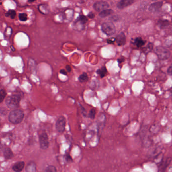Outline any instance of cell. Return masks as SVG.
<instances>
[{
  "label": "cell",
  "instance_id": "obj_1",
  "mask_svg": "<svg viewBox=\"0 0 172 172\" xmlns=\"http://www.w3.org/2000/svg\"><path fill=\"white\" fill-rule=\"evenodd\" d=\"M21 93H15L10 95L5 100V104L10 109H17L22 98Z\"/></svg>",
  "mask_w": 172,
  "mask_h": 172
},
{
  "label": "cell",
  "instance_id": "obj_2",
  "mask_svg": "<svg viewBox=\"0 0 172 172\" xmlns=\"http://www.w3.org/2000/svg\"><path fill=\"white\" fill-rule=\"evenodd\" d=\"M24 117V113L20 109L13 110L9 113L8 120L11 123L17 125L22 122Z\"/></svg>",
  "mask_w": 172,
  "mask_h": 172
},
{
  "label": "cell",
  "instance_id": "obj_3",
  "mask_svg": "<svg viewBox=\"0 0 172 172\" xmlns=\"http://www.w3.org/2000/svg\"><path fill=\"white\" fill-rule=\"evenodd\" d=\"M88 21V18L86 16L80 15L76 19L73 24L74 29L78 31H82L84 30L85 25Z\"/></svg>",
  "mask_w": 172,
  "mask_h": 172
},
{
  "label": "cell",
  "instance_id": "obj_4",
  "mask_svg": "<svg viewBox=\"0 0 172 172\" xmlns=\"http://www.w3.org/2000/svg\"><path fill=\"white\" fill-rule=\"evenodd\" d=\"M155 52L159 59L161 60H167L171 56L170 51L163 46H157L155 49Z\"/></svg>",
  "mask_w": 172,
  "mask_h": 172
},
{
  "label": "cell",
  "instance_id": "obj_5",
  "mask_svg": "<svg viewBox=\"0 0 172 172\" xmlns=\"http://www.w3.org/2000/svg\"><path fill=\"white\" fill-rule=\"evenodd\" d=\"M102 31L108 36L114 35L116 31L115 25L111 22H104L101 26Z\"/></svg>",
  "mask_w": 172,
  "mask_h": 172
},
{
  "label": "cell",
  "instance_id": "obj_6",
  "mask_svg": "<svg viewBox=\"0 0 172 172\" xmlns=\"http://www.w3.org/2000/svg\"><path fill=\"white\" fill-rule=\"evenodd\" d=\"M40 148L42 150H46L49 146V137L45 131L41 133L38 136Z\"/></svg>",
  "mask_w": 172,
  "mask_h": 172
},
{
  "label": "cell",
  "instance_id": "obj_7",
  "mask_svg": "<svg viewBox=\"0 0 172 172\" xmlns=\"http://www.w3.org/2000/svg\"><path fill=\"white\" fill-rule=\"evenodd\" d=\"M66 124V120L64 116H60L58 118L56 123V129L59 133L64 132L65 130V127Z\"/></svg>",
  "mask_w": 172,
  "mask_h": 172
},
{
  "label": "cell",
  "instance_id": "obj_8",
  "mask_svg": "<svg viewBox=\"0 0 172 172\" xmlns=\"http://www.w3.org/2000/svg\"><path fill=\"white\" fill-rule=\"evenodd\" d=\"M110 5L108 3L105 1H99L93 4V8L97 12H101L102 11L108 9Z\"/></svg>",
  "mask_w": 172,
  "mask_h": 172
},
{
  "label": "cell",
  "instance_id": "obj_9",
  "mask_svg": "<svg viewBox=\"0 0 172 172\" xmlns=\"http://www.w3.org/2000/svg\"><path fill=\"white\" fill-rule=\"evenodd\" d=\"M171 160L172 159L170 157H167L166 159H162L161 161L159 162L158 165L157 172H165L167 168L170 165Z\"/></svg>",
  "mask_w": 172,
  "mask_h": 172
},
{
  "label": "cell",
  "instance_id": "obj_10",
  "mask_svg": "<svg viewBox=\"0 0 172 172\" xmlns=\"http://www.w3.org/2000/svg\"><path fill=\"white\" fill-rule=\"evenodd\" d=\"M163 3L161 1H159L153 3L150 5L149 7V11L151 13H156L159 11L161 9L163 6Z\"/></svg>",
  "mask_w": 172,
  "mask_h": 172
},
{
  "label": "cell",
  "instance_id": "obj_11",
  "mask_svg": "<svg viewBox=\"0 0 172 172\" xmlns=\"http://www.w3.org/2000/svg\"><path fill=\"white\" fill-rule=\"evenodd\" d=\"M135 1L134 0H122L118 3L117 8L119 9H123L132 4Z\"/></svg>",
  "mask_w": 172,
  "mask_h": 172
},
{
  "label": "cell",
  "instance_id": "obj_12",
  "mask_svg": "<svg viewBox=\"0 0 172 172\" xmlns=\"http://www.w3.org/2000/svg\"><path fill=\"white\" fill-rule=\"evenodd\" d=\"M116 38V42L119 46H123L126 44V36L125 33L123 32H122L117 35Z\"/></svg>",
  "mask_w": 172,
  "mask_h": 172
},
{
  "label": "cell",
  "instance_id": "obj_13",
  "mask_svg": "<svg viewBox=\"0 0 172 172\" xmlns=\"http://www.w3.org/2000/svg\"><path fill=\"white\" fill-rule=\"evenodd\" d=\"M24 167L25 163L24 161H17L12 165V169L15 172H21L24 169Z\"/></svg>",
  "mask_w": 172,
  "mask_h": 172
},
{
  "label": "cell",
  "instance_id": "obj_14",
  "mask_svg": "<svg viewBox=\"0 0 172 172\" xmlns=\"http://www.w3.org/2000/svg\"><path fill=\"white\" fill-rule=\"evenodd\" d=\"M3 153L4 157L6 159H10L14 157L13 152L11 150V148L9 147L3 148Z\"/></svg>",
  "mask_w": 172,
  "mask_h": 172
},
{
  "label": "cell",
  "instance_id": "obj_15",
  "mask_svg": "<svg viewBox=\"0 0 172 172\" xmlns=\"http://www.w3.org/2000/svg\"><path fill=\"white\" fill-rule=\"evenodd\" d=\"M36 164L33 161H29L27 165L25 168L26 172H36Z\"/></svg>",
  "mask_w": 172,
  "mask_h": 172
},
{
  "label": "cell",
  "instance_id": "obj_16",
  "mask_svg": "<svg viewBox=\"0 0 172 172\" xmlns=\"http://www.w3.org/2000/svg\"><path fill=\"white\" fill-rule=\"evenodd\" d=\"M38 10L40 13L42 14H47L50 12V8L49 6L46 4H40L38 6Z\"/></svg>",
  "mask_w": 172,
  "mask_h": 172
},
{
  "label": "cell",
  "instance_id": "obj_17",
  "mask_svg": "<svg viewBox=\"0 0 172 172\" xmlns=\"http://www.w3.org/2000/svg\"><path fill=\"white\" fill-rule=\"evenodd\" d=\"M146 42L140 37H137L135 38L134 40V44L137 46V48H141L145 44Z\"/></svg>",
  "mask_w": 172,
  "mask_h": 172
},
{
  "label": "cell",
  "instance_id": "obj_18",
  "mask_svg": "<svg viewBox=\"0 0 172 172\" xmlns=\"http://www.w3.org/2000/svg\"><path fill=\"white\" fill-rule=\"evenodd\" d=\"M107 73H108L107 69L105 66H103L101 68L99 69L97 71V74L99 75L100 77L101 78H103L104 77H105L106 75L107 74Z\"/></svg>",
  "mask_w": 172,
  "mask_h": 172
},
{
  "label": "cell",
  "instance_id": "obj_19",
  "mask_svg": "<svg viewBox=\"0 0 172 172\" xmlns=\"http://www.w3.org/2000/svg\"><path fill=\"white\" fill-rule=\"evenodd\" d=\"M114 11L112 9H108L99 12V16L101 18L107 17V16H110L113 13Z\"/></svg>",
  "mask_w": 172,
  "mask_h": 172
},
{
  "label": "cell",
  "instance_id": "obj_20",
  "mask_svg": "<svg viewBox=\"0 0 172 172\" xmlns=\"http://www.w3.org/2000/svg\"><path fill=\"white\" fill-rule=\"evenodd\" d=\"M158 25L161 29H164L168 27L169 25V21L167 20H159Z\"/></svg>",
  "mask_w": 172,
  "mask_h": 172
},
{
  "label": "cell",
  "instance_id": "obj_21",
  "mask_svg": "<svg viewBox=\"0 0 172 172\" xmlns=\"http://www.w3.org/2000/svg\"><path fill=\"white\" fill-rule=\"evenodd\" d=\"M78 80L80 82H85L87 81L88 80V75L87 74V73L84 72L80 75L79 77H78Z\"/></svg>",
  "mask_w": 172,
  "mask_h": 172
},
{
  "label": "cell",
  "instance_id": "obj_22",
  "mask_svg": "<svg viewBox=\"0 0 172 172\" xmlns=\"http://www.w3.org/2000/svg\"><path fill=\"white\" fill-rule=\"evenodd\" d=\"M16 15V11L14 10H9V11L5 14V16L6 17H10L12 19L15 18Z\"/></svg>",
  "mask_w": 172,
  "mask_h": 172
},
{
  "label": "cell",
  "instance_id": "obj_23",
  "mask_svg": "<svg viewBox=\"0 0 172 172\" xmlns=\"http://www.w3.org/2000/svg\"><path fill=\"white\" fill-rule=\"evenodd\" d=\"M44 172H57V170L55 166L49 165L46 167Z\"/></svg>",
  "mask_w": 172,
  "mask_h": 172
},
{
  "label": "cell",
  "instance_id": "obj_24",
  "mask_svg": "<svg viewBox=\"0 0 172 172\" xmlns=\"http://www.w3.org/2000/svg\"><path fill=\"white\" fill-rule=\"evenodd\" d=\"M7 93L6 91L3 89H1L0 91V102L2 103L4 100L5 98L6 97Z\"/></svg>",
  "mask_w": 172,
  "mask_h": 172
},
{
  "label": "cell",
  "instance_id": "obj_25",
  "mask_svg": "<svg viewBox=\"0 0 172 172\" xmlns=\"http://www.w3.org/2000/svg\"><path fill=\"white\" fill-rule=\"evenodd\" d=\"M18 18H19V19L21 21H26L28 19V17H27V15L26 13H20L18 15Z\"/></svg>",
  "mask_w": 172,
  "mask_h": 172
},
{
  "label": "cell",
  "instance_id": "obj_26",
  "mask_svg": "<svg viewBox=\"0 0 172 172\" xmlns=\"http://www.w3.org/2000/svg\"><path fill=\"white\" fill-rule=\"evenodd\" d=\"M96 115V110L95 108H91V110H89V114H88V117L91 119H94Z\"/></svg>",
  "mask_w": 172,
  "mask_h": 172
},
{
  "label": "cell",
  "instance_id": "obj_27",
  "mask_svg": "<svg viewBox=\"0 0 172 172\" xmlns=\"http://www.w3.org/2000/svg\"><path fill=\"white\" fill-rule=\"evenodd\" d=\"M153 48V44L152 43H148V46H146V48L144 49V51L146 53H148L151 51H152V49Z\"/></svg>",
  "mask_w": 172,
  "mask_h": 172
},
{
  "label": "cell",
  "instance_id": "obj_28",
  "mask_svg": "<svg viewBox=\"0 0 172 172\" xmlns=\"http://www.w3.org/2000/svg\"><path fill=\"white\" fill-rule=\"evenodd\" d=\"M64 157H65V159L66 161L67 162L70 163V162H72V157H71L70 155H69V154H67V155H65Z\"/></svg>",
  "mask_w": 172,
  "mask_h": 172
},
{
  "label": "cell",
  "instance_id": "obj_29",
  "mask_svg": "<svg viewBox=\"0 0 172 172\" xmlns=\"http://www.w3.org/2000/svg\"><path fill=\"white\" fill-rule=\"evenodd\" d=\"M115 41H116V38H110L107 40V42L108 44H112L115 42Z\"/></svg>",
  "mask_w": 172,
  "mask_h": 172
},
{
  "label": "cell",
  "instance_id": "obj_30",
  "mask_svg": "<svg viewBox=\"0 0 172 172\" xmlns=\"http://www.w3.org/2000/svg\"><path fill=\"white\" fill-rule=\"evenodd\" d=\"M167 73H168V75L172 76V64L168 68V70H167Z\"/></svg>",
  "mask_w": 172,
  "mask_h": 172
},
{
  "label": "cell",
  "instance_id": "obj_31",
  "mask_svg": "<svg viewBox=\"0 0 172 172\" xmlns=\"http://www.w3.org/2000/svg\"><path fill=\"white\" fill-rule=\"evenodd\" d=\"M95 17V14L93 13L92 12H89V13L88 14V15H87V17L89 18H91V19H93V18Z\"/></svg>",
  "mask_w": 172,
  "mask_h": 172
},
{
  "label": "cell",
  "instance_id": "obj_32",
  "mask_svg": "<svg viewBox=\"0 0 172 172\" xmlns=\"http://www.w3.org/2000/svg\"><path fill=\"white\" fill-rule=\"evenodd\" d=\"M60 73L62 75H67V72L64 69H62L60 71Z\"/></svg>",
  "mask_w": 172,
  "mask_h": 172
},
{
  "label": "cell",
  "instance_id": "obj_33",
  "mask_svg": "<svg viewBox=\"0 0 172 172\" xmlns=\"http://www.w3.org/2000/svg\"><path fill=\"white\" fill-rule=\"evenodd\" d=\"M65 68H66V70L68 72H71V71H72L71 67L69 65H67L66 66V67H65Z\"/></svg>",
  "mask_w": 172,
  "mask_h": 172
},
{
  "label": "cell",
  "instance_id": "obj_34",
  "mask_svg": "<svg viewBox=\"0 0 172 172\" xmlns=\"http://www.w3.org/2000/svg\"><path fill=\"white\" fill-rule=\"evenodd\" d=\"M124 60H125L124 57H122L121 58H120L118 59V62L119 64H121V63L124 61Z\"/></svg>",
  "mask_w": 172,
  "mask_h": 172
},
{
  "label": "cell",
  "instance_id": "obj_35",
  "mask_svg": "<svg viewBox=\"0 0 172 172\" xmlns=\"http://www.w3.org/2000/svg\"><path fill=\"white\" fill-rule=\"evenodd\" d=\"M28 2L29 3H33L34 2H35V1H29H29H28Z\"/></svg>",
  "mask_w": 172,
  "mask_h": 172
}]
</instances>
